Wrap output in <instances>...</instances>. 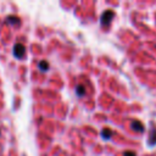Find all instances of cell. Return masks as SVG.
<instances>
[{
    "instance_id": "obj_7",
    "label": "cell",
    "mask_w": 156,
    "mask_h": 156,
    "mask_svg": "<svg viewBox=\"0 0 156 156\" xmlns=\"http://www.w3.org/2000/svg\"><path fill=\"white\" fill-rule=\"evenodd\" d=\"M76 94H77L78 96H83V95L85 94V87L82 85V84H78L77 88H76Z\"/></svg>"
},
{
    "instance_id": "obj_9",
    "label": "cell",
    "mask_w": 156,
    "mask_h": 156,
    "mask_svg": "<svg viewBox=\"0 0 156 156\" xmlns=\"http://www.w3.org/2000/svg\"><path fill=\"white\" fill-rule=\"evenodd\" d=\"M123 156H136V155H135V152H133V151H126V152L123 154Z\"/></svg>"
},
{
    "instance_id": "obj_3",
    "label": "cell",
    "mask_w": 156,
    "mask_h": 156,
    "mask_svg": "<svg viewBox=\"0 0 156 156\" xmlns=\"http://www.w3.org/2000/svg\"><path fill=\"white\" fill-rule=\"evenodd\" d=\"M130 127H132V129L135 130V132H144V129H145V128H144V124H143L140 121H136V119L132 121Z\"/></svg>"
},
{
    "instance_id": "obj_2",
    "label": "cell",
    "mask_w": 156,
    "mask_h": 156,
    "mask_svg": "<svg viewBox=\"0 0 156 156\" xmlns=\"http://www.w3.org/2000/svg\"><path fill=\"white\" fill-rule=\"evenodd\" d=\"M24 54H26V48H24V45L21 44V43L15 44V46H13V55H15L17 58H22V57L24 56Z\"/></svg>"
},
{
    "instance_id": "obj_6",
    "label": "cell",
    "mask_w": 156,
    "mask_h": 156,
    "mask_svg": "<svg viewBox=\"0 0 156 156\" xmlns=\"http://www.w3.org/2000/svg\"><path fill=\"white\" fill-rule=\"evenodd\" d=\"M111 135H112V130H111V129L105 128V129H102V130H101V136H102L104 139L108 140V139L111 138Z\"/></svg>"
},
{
    "instance_id": "obj_1",
    "label": "cell",
    "mask_w": 156,
    "mask_h": 156,
    "mask_svg": "<svg viewBox=\"0 0 156 156\" xmlns=\"http://www.w3.org/2000/svg\"><path fill=\"white\" fill-rule=\"evenodd\" d=\"M113 16H115V12L113 11H111V10H106L102 15H101V17H100V23H101V26H108L110 24V22H111V20L113 18Z\"/></svg>"
},
{
    "instance_id": "obj_4",
    "label": "cell",
    "mask_w": 156,
    "mask_h": 156,
    "mask_svg": "<svg viewBox=\"0 0 156 156\" xmlns=\"http://www.w3.org/2000/svg\"><path fill=\"white\" fill-rule=\"evenodd\" d=\"M147 144H149L150 146L156 145V128H154V129L151 130V133H150V138H149Z\"/></svg>"
},
{
    "instance_id": "obj_8",
    "label": "cell",
    "mask_w": 156,
    "mask_h": 156,
    "mask_svg": "<svg viewBox=\"0 0 156 156\" xmlns=\"http://www.w3.org/2000/svg\"><path fill=\"white\" fill-rule=\"evenodd\" d=\"M39 68H40L41 71H48V69H49V63H48L46 61H40V62H39Z\"/></svg>"
},
{
    "instance_id": "obj_5",
    "label": "cell",
    "mask_w": 156,
    "mask_h": 156,
    "mask_svg": "<svg viewBox=\"0 0 156 156\" xmlns=\"http://www.w3.org/2000/svg\"><path fill=\"white\" fill-rule=\"evenodd\" d=\"M5 22L6 23H9V24H20V18L18 17H16V16H9L6 20H5Z\"/></svg>"
}]
</instances>
